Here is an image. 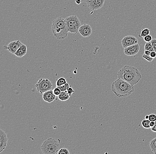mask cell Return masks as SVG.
Instances as JSON below:
<instances>
[{
	"label": "cell",
	"instance_id": "obj_26",
	"mask_svg": "<svg viewBox=\"0 0 156 154\" xmlns=\"http://www.w3.org/2000/svg\"><path fill=\"white\" fill-rule=\"evenodd\" d=\"M149 120L151 121L155 122L156 121V115L154 114L149 115Z\"/></svg>",
	"mask_w": 156,
	"mask_h": 154
},
{
	"label": "cell",
	"instance_id": "obj_16",
	"mask_svg": "<svg viewBox=\"0 0 156 154\" xmlns=\"http://www.w3.org/2000/svg\"><path fill=\"white\" fill-rule=\"evenodd\" d=\"M150 147L152 152L156 154V137L150 141Z\"/></svg>",
	"mask_w": 156,
	"mask_h": 154
},
{
	"label": "cell",
	"instance_id": "obj_24",
	"mask_svg": "<svg viewBox=\"0 0 156 154\" xmlns=\"http://www.w3.org/2000/svg\"><path fill=\"white\" fill-rule=\"evenodd\" d=\"M53 92L54 93L55 95H56V96H59V94L61 93V91L58 87H56L55 88L53 89Z\"/></svg>",
	"mask_w": 156,
	"mask_h": 154
},
{
	"label": "cell",
	"instance_id": "obj_15",
	"mask_svg": "<svg viewBox=\"0 0 156 154\" xmlns=\"http://www.w3.org/2000/svg\"><path fill=\"white\" fill-rule=\"evenodd\" d=\"M70 96L67 93V91H61L59 96H58L59 99L62 101H65L69 99Z\"/></svg>",
	"mask_w": 156,
	"mask_h": 154
},
{
	"label": "cell",
	"instance_id": "obj_22",
	"mask_svg": "<svg viewBox=\"0 0 156 154\" xmlns=\"http://www.w3.org/2000/svg\"><path fill=\"white\" fill-rule=\"evenodd\" d=\"M142 57L143 58L145 59V60H146L147 61L149 62H152L154 60V59L151 57V55H148L145 54V53L142 55Z\"/></svg>",
	"mask_w": 156,
	"mask_h": 154
},
{
	"label": "cell",
	"instance_id": "obj_31",
	"mask_svg": "<svg viewBox=\"0 0 156 154\" xmlns=\"http://www.w3.org/2000/svg\"><path fill=\"white\" fill-rule=\"evenodd\" d=\"M75 2H76V3L78 5L80 4L82 2L81 0H75Z\"/></svg>",
	"mask_w": 156,
	"mask_h": 154
},
{
	"label": "cell",
	"instance_id": "obj_10",
	"mask_svg": "<svg viewBox=\"0 0 156 154\" xmlns=\"http://www.w3.org/2000/svg\"><path fill=\"white\" fill-rule=\"evenodd\" d=\"M79 33L84 37H89L92 34V28L89 24H85L81 26Z\"/></svg>",
	"mask_w": 156,
	"mask_h": 154
},
{
	"label": "cell",
	"instance_id": "obj_27",
	"mask_svg": "<svg viewBox=\"0 0 156 154\" xmlns=\"http://www.w3.org/2000/svg\"><path fill=\"white\" fill-rule=\"evenodd\" d=\"M151 42L154 48V50L156 52V39H153L151 40Z\"/></svg>",
	"mask_w": 156,
	"mask_h": 154
},
{
	"label": "cell",
	"instance_id": "obj_7",
	"mask_svg": "<svg viewBox=\"0 0 156 154\" xmlns=\"http://www.w3.org/2000/svg\"><path fill=\"white\" fill-rule=\"evenodd\" d=\"M86 3L87 7L90 10H97L103 6L105 0H88Z\"/></svg>",
	"mask_w": 156,
	"mask_h": 154
},
{
	"label": "cell",
	"instance_id": "obj_8",
	"mask_svg": "<svg viewBox=\"0 0 156 154\" xmlns=\"http://www.w3.org/2000/svg\"><path fill=\"white\" fill-rule=\"evenodd\" d=\"M138 39L133 36H127L121 40V43L124 49L129 46L138 44Z\"/></svg>",
	"mask_w": 156,
	"mask_h": 154
},
{
	"label": "cell",
	"instance_id": "obj_18",
	"mask_svg": "<svg viewBox=\"0 0 156 154\" xmlns=\"http://www.w3.org/2000/svg\"><path fill=\"white\" fill-rule=\"evenodd\" d=\"M67 83L66 79L63 77H60L57 80L56 82V87L60 86L65 84Z\"/></svg>",
	"mask_w": 156,
	"mask_h": 154
},
{
	"label": "cell",
	"instance_id": "obj_1",
	"mask_svg": "<svg viewBox=\"0 0 156 154\" xmlns=\"http://www.w3.org/2000/svg\"><path fill=\"white\" fill-rule=\"evenodd\" d=\"M117 76L118 78L133 86L137 84L142 78V75L138 69L131 65L124 66L117 72Z\"/></svg>",
	"mask_w": 156,
	"mask_h": 154
},
{
	"label": "cell",
	"instance_id": "obj_2",
	"mask_svg": "<svg viewBox=\"0 0 156 154\" xmlns=\"http://www.w3.org/2000/svg\"><path fill=\"white\" fill-rule=\"evenodd\" d=\"M111 87L112 91L118 98L128 97L134 91V86L119 78L113 82Z\"/></svg>",
	"mask_w": 156,
	"mask_h": 154
},
{
	"label": "cell",
	"instance_id": "obj_5",
	"mask_svg": "<svg viewBox=\"0 0 156 154\" xmlns=\"http://www.w3.org/2000/svg\"><path fill=\"white\" fill-rule=\"evenodd\" d=\"M69 32L76 34L79 32V29L81 26L80 21L78 17L75 15H72L65 19Z\"/></svg>",
	"mask_w": 156,
	"mask_h": 154
},
{
	"label": "cell",
	"instance_id": "obj_12",
	"mask_svg": "<svg viewBox=\"0 0 156 154\" xmlns=\"http://www.w3.org/2000/svg\"><path fill=\"white\" fill-rule=\"evenodd\" d=\"M8 142V138L6 134L3 131L0 130V152L5 149Z\"/></svg>",
	"mask_w": 156,
	"mask_h": 154
},
{
	"label": "cell",
	"instance_id": "obj_6",
	"mask_svg": "<svg viewBox=\"0 0 156 154\" xmlns=\"http://www.w3.org/2000/svg\"><path fill=\"white\" fill-rule=\"evenodd\" d=\"M36 87L37 91L41 94H43L46 91L52 90L53 84L49 80L47 79H41L39 80L36 84Z\"/></svg>",
	"mask_w": 156,
	"mask_h": 154
},
{
	"label": "cell",
	"instance_id": "obj_30",
	"mask_svg": "<svg viewBox=\"0 0 156 154\" xmlns=\"http://www.w3.org/2000/svg\"><path fill=\"white\" fill-rule=\"evenodd\" d=\"M151 130L154 132H156V121L155 122L154 125L151 128Z\"/></svg>",
	"mask_w": 156,
	"mask_h": 154
},
{
	"label": "cell",
	"instance_id": "obj_32",
	"mask_svg": "<svg viewBox=\"0 0 156 154\" xmlns=\"http://www.w3.org/2000/svg\"><path fill=\"white\" fill-rule=\"evenodd\" d=\"M144 53L148 55H150L151 53V52L149 50H145V53Z\"/></svg>",
	"mask_w": 156,
	"mask_h": 154
},
{
	"label": "cell",
	"instance_id": "obj_21",
	"mask_svg": "<svg viewBox=\"0 0 156 154\" xmlns=\"http://www.w3.org/2000/svg\"><path fill=\"white\" fill-rule=\"evenodd\" d=\"M70 85L68 83L65 84H63V85L57 87H58L61 91H67V89L70 87Z\"/></svg>",
	"mask_w": 156,
	"mask_h": 154
},
{
	"label": "cell",
	"instance_id": "obj_19",
	"mask_svg": "<svg viewBox=\"0 0 156 154\" xmlns=\"http://www.w3.org/2000/svg\"><path fill=\"white\" fill-rule=\"evenodd\" d=\"M150 123L151 121L148 119H145V120H143L141 122V125L143 128L146 129L151 128V126H150Z\"/></svg>",
	"mask_w": 156,
	"mask_h": 154
},
{
	"label": "cell",
	"instance_id": "obj_25",
	"mask_svg": "<svg viewBox=\"0 0 156 154\" xmlns=\"http://www.w3.org/2000/svg\"><path fill=\"white\" fill-rule=\"evenodd\" d=\"M152 40H153L152 36H151V35H148L144 37V41L146 42H151Z\"/></svg>",
	"mask_w": 156,
	"mask_h": 154
},
{
	"label": "cell",
	"instance_id": "obj_4",
	"mask_svg": "<svg viewBox=\"0 0 156 154\" xmlns=\"http://www.w3.org/2000/svg\"><path fill=\"white\" fill-rule=\"evenodd\" d=\"M59 144L54 139L50 138L45 140L41 146V150L44 154L57 153Z\"/></svg>",
	"mask_w": 156,
	"mask_h": 154
},
{
	"label": "cell",
	"instance_id": "obj_9",
	"mask_svg": "<svg viewBox=\"0 0 156 154\" xmlns=\"http://www.w3.org/2000/svg\"><path fill=\"white\" fill-rule=\"evenodd\" d=\"M22 43L19 40L12 41L9 43L8 46H4V48L8 52L12 54H15L20 48Z\"/></svg>",
	"mask_w": 156,
	"mask_h": 154
},
{
	"label": "cell",
	"instance_id": "obj_17",
	"mask_svg": "<svg viewBox=\"0 0 156 154\" xmlns=\"http://www.w3.org/2000/svg\"><path fill=\"white\" fill-rule=\"evenodd\" d=\"M151 32V31L150 29L147 28L143 29L141 30V33L140 35H139V36L141 38H144L146 36L150 35Z\"/></svg>",
	"mask_w": 156,
	"mask_h": 154
},
{
	"label": "cell",
	"instance_id": "obj_33",
	"mask_svg": "<svg viewBox=\"0 0 156 154\" xmlns=\"http://www.w3.org/2000/svg\"><path fill=\"white\" fill-rule=\"evenodd\" d=\"M155 125V122H154V121H151V123H150V126H151V127H153L154 125Z\"/></svg>",
	"mask_w": 156,
	"mask_h": 154
},
{
	"label": "cell",
	"instance_id": "obj_13",
	"mask_svg": "<svg viewBox=\"0 0 156 154\" xmlns=\"http://www.w3.org/2000/svg\"><path fill=\"white\" fill-rule=\"evenodd\" d=\"M56 96L53 90H49L43 93V99L45 102L51 103L55 101L56 99Z\"/></svg>",
	"mask_w": 156,
	"mask_h": 154
},
{
	"label": "cell",
	"instance_id": "obj_20",
	"mask_svg": "<svg viewBox=\"0 0 156 154\" xmlns=\"http://www.w3.org/2000/svg\"><path fill=\"white\" fill-rule=\"evenodd\" d=\"M144 49L145 50H149L151 52L154 51L151 42H146Z\"/></svg>",
	"mask_w": 156,
	"mask_h": 154
},
{
	"label": "cell",
	"instance_id": "obj_11",
	"mask_svg": "<svg viewBox=\"0 0 156 154\" xmlns=\"http://www.w3.org/2000/svg\"><path fill=\"white\" fill-rule=\"evenodd\" d=\"M139 44H136L125 48L124 50V53L128 56H133L136 55L139 52Z\"/></svg>",
	"mask_w": 156,
	"mask_h": 154
},
{
	"label": "cell",
	"instance_id": "obj_35",
	"mask_svg": "<svg viewBox=\"0 0 156 154\" xmlns=\"http://www.w3.org/2000/svg\"><path fill=\"white\" fill-rule=\"evenodd\" d=\"M82 2H87V1H88V0H81Z\"/></svg>",
	"mask_w": 156,
	"mask_h": 154
},
{
	"label": "cell",
	"instance_id": "obj_23",
	"mask_svg": "<svg viewBox=\"0 0 156 154\" xmlns=\"http://www.w3.org/2000/svg\"><path fill=\"white\" fill-rule=\"evenodd\" d=\"M57 153L58 154H69L70 152L68 149H65V148H62L59 150Z\"/></svg>",
	"mask_w": 156,
	"mask_h": 154
},
{
	"label": "cell",
	"instance_id": "obj_14",
	"mask_svg": "<svg viewBox=\"0 0 156 154\" xmlns=\"http://www.w3.org/2000/svg\"><path fill=\"white\" fill-rule=\"evenodd\" d=\"M27 46L25 44H22L14 55L17 57H22L24 56L27 53Z\"/></svg>",
	"mask_w": 156,
	"mask_h": 154
},
{
	"label": "cell",
	"instance_id": "obj_3",
	"mask_svg": "<svg viewBox=\"0 0 156 154\" xmlns=\"http://www.w3.org/2000/svg\"><path fill=\"white\" fill-rule=\"evenodd\" d=\"M52 29L54 36L59 40L67 38L69 32L65 19L61 17H57L53 22Z\"/></svg>",
	"mask_w": 156,
	"mask_h": 154
},
{
	"label": "cell",
	"instance_id": "obj_28",
	"mask_svg": "<svg viewBox=\"0 0 156 154\" xmlns=\"http://www.w3.org/2000/svg\"><path fill=\"white\" fill-rule=\"evenodd\" d=\"M67 93L69 94V96L71 97L72 96V94L74 92V90H73V88L72 87H70L69 88L67 89Z\"/></svg>",
	"mask_w": 156,
	"mask_h": 154
},
{
	"label": "cell",
	"instance_id": "obj_34",
	"mask_svg": "<svg viewBox=\"0 0 156 154\" xmlns=\"http://www.w3.org/2000/svg\"><path fill=\"white\" fill-rule=\"evenodd\" d=\"M149 115H146V116H145V119H148L149 120Z\"/></svg>",
	"mask_w": 156,
	"mask_h": 154
},
{
	"label": "cell",
	"instance_id": "obj_29",
	"mask_svg": "<svg viewBox=\"0 0 156 154\" xmlns=\"http://www.w3.org/2000/svg\"><path fill=\"white\" fill-rule=\"evenodd\" d=\"M150 55H151V57L154 58L156 57V52L155 51L151 52Z\"/></svg>",
	"mask_w": 156,
	"mask_h": 154
}]
</instances>
